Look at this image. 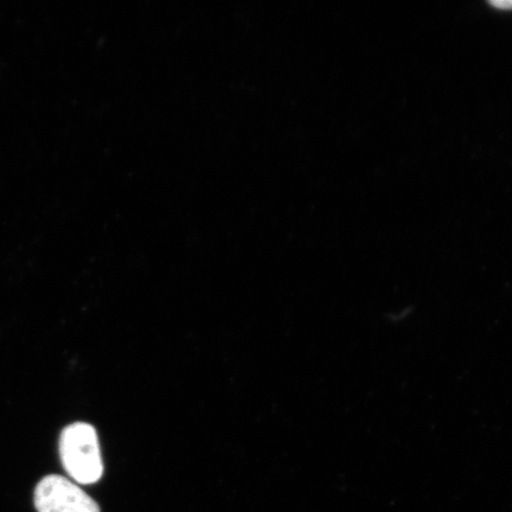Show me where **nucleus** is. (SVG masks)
I'll use <instances>...</instances> for the list:
<instances>
[{
  "instance_id": "1",
  "label": "nucleus",
  "mask_w": 512,
  "mask_h": 512,
  "mask_svg": "<svg viewBox=\"0 0 512 512\" xmlns=\"http://www.w3.org/2000/svg\"><path fill=\"white\" fill-rule=\"evenodd\" d=\"M64 470L79 484H94L104 475L98 433L86 422L64 428L60 437Z\"/></svg>"
},
{
  "instance_id": "2",
  "label": "nucleus",
  "mask_w": 512,
  "mask_h": 512,
  "mask_svg": "<svg viewBox=\"0 0 512 512\" xmlns=\"http://www.w3.org/2000/svg\"><path fill=\"white\" fill-rule=\"evenodd\" d=\"M38 512H100L98 503L67 478L44 477L35 490Z\"/></svg>"
},
{
  "instance_id": "3",
  "label": "nucleus",
  "mask_w": 512,
  "mask_h": 512,
  "mask_svg": "<svg viewBox=\"0 0 512 512\" xmlns=\"http://www.w3.org/2000/svg\"><path fill=\"white\" fill-rule=\"evenodd\" d=\"M491 5H494L497 9L503 10H511L512 9V0H496V2H490Z\"/></svg>"
}]
</instances>
